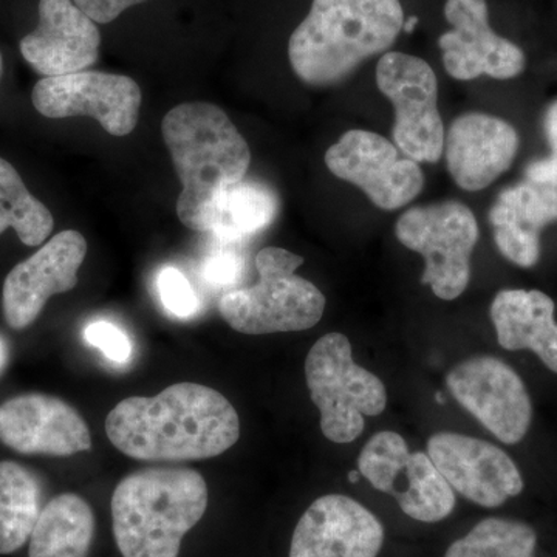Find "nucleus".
Wrapping results in <instances>:
<instances>
[{
	"label": "nucleus",
	"instance_id": "nucleus-1",
	"mask_svg": "<svg viewBox=\"0 0 557 557\" xmlns=\"http://www.w3.org/2000/svg\"><path fill=\"white\" fill-rule=\"evenodd\" d=\"M106 434L124 456L174 463L226 453L239 442L240 420L214 388L178 383L156 397L120 401L106 418Z\"/></svg>",
	"mask_w": 557,
	"mask_h": 557
},
{
	"label": "nucleus",
	"instance_id": "nucleus-2",
	"mask_svg": "<svg viewBox=\"0 0 557 557\" xmlns=\"http://www.w3.org/2000/svg\"><path fill=\"white\" fill-rule=\"evenodd\" d=\"M403 24L399 0H313L289 38V64L306 84H338L362 61L391 49Z\"/></svg>",
	"mask_w": 557,
	"mask_h": 557
},
{
	"label": "nucleus",
	"instance_id": "nucleus-3",
	"mask_svg": "<svg viewBox=\"0 0 557 557\" xmlns=\"http://www.w3.org/2000/svg\"><path fill=\"white\" fill-rule=\"evenodd\" d=\"M208 485L189 468H149L113 491L112 525L123 557H178L182 541L203 518Z\"/></svg>",
	"mask_w": 557,
	"mask_h": 557
},
{
	"label": "nucleus",
	"instance_id": "nucleus-4",
	"mask_svg": "<svg viewBox=\"0 0 557 557\" xmlns=\"http://www.w3.org/2000/svg\"><path fill=\"white\" fill-rule=\"evenodd\" d=\"M161 134L182 182L180 222L194 231L209 201L247 175L248 143L230 116L209 102H185L170 110L161 121Z\"/></svg>",
	"mask_w": 557,
	"mask_h": 557
},
{
	"label": "nucleus",
	"instance_id": "nucleus-5",
	"mask_svg": "<svg viewBox=\"0 0 557 557\" xmlns=\"http://www.w3.org/2000/svg\"><path fill=\"white\" fill-rule=\"evenodd\" d=\"M304 258L288 249H260L256 258L259 281L252 287L222 296L220 314L244 335L302 332L321 321L325 298L317 285L298 276Z\"/></svg>",
	"mask_w": 557,
	"mask_h": 557
},
{
	"label": "nucleus",
	"instance_id": "nucleus-6",
	"mask_svg": "<svg viewBox=\"0 0 557 557\" xmlns=\"http://www.w3.org/2000/svg\"><path fill=\"white\" fill-rule=\"evenodd\" d=\"M306 380L311 401L321 412L322 434L330 442H355L364 431V417L386 409L383 381L355 362L343 333H329L310 348Z\"/></svg>",
	"mask_w": 557,
	"mask_h": 557
},
{
	"label": "nucleus",
	"instance_id": "nucleus-7",
	"mask_svg": "<svg viewBox=\"0 0 557 557\" xmlns=\"http://www.w3.org/2000/svg\"><path fill=\"white\" fill-rule=\"evenodd\" d=\"M397 239L424 258L421 284L437 298L463 295L471 278V256L479 240L474 212L458 201L410 208L395 225Z\"/></svg>",
	"mask_w": 557,
	"mask_h": 557
},
{
	"label": "nucleus",
	"instance_id": "nucleus-8",
	"mask_svg": "<svg viewBox=\"0 0 557 557\" xmlns=\"http://www.w3.org/2000/svg\"><path fill=\"white\" fill-rule=\"evenodd\" d=\"M358 471L375 490L394 497L403 512L418 522H440L456 507V494L431 457L410 453L397 432L373 435L359 454Z\"/></svg>",
	"mask_w": 557,
	"mask_h": 557
},
{
	"label": "nucleus",
	"instance_id": "nucleus-9",
	"mask_svg": "<svg viewBox=\"0 0 557 557\" xmlns=\"http://www.w3.org/2000/svg\"><path fill=\"white\" fill-rule=\"evenodd\" d=\"M376 84L394 104L397 148L417 163H437L445 150V127L431 65L412 54L388 51L376 65Z\"/></svg>",
	"mask_w": 557,
	"mask_h": 557
},
{
	"label": "nucleus",
	"instance_id": "nucleus-10",
	"mask_svg": "<svg viewBox=\"0 0 557 557\" xmlns=\"http://www.w3.org/2000/svg\"><path fill=\"white\" fill-rule=\"evenodd\" d=\"M335 177L361 189L375 207L395 211L423 190L424 177L417 161L375 132L350 131L325 153Z\"/></svg>",
	"mask_w": 557,
	"mask_h": 557
},
{
	"label": "nucleus",
	"instance_id": "nucleus-11",
	"mask_svg": "<svg viewBox=\"0 0 557 557\" xmlns=\"http://www.w3.org/2000/svg\"><path fill=\"white\" fill-rule=\"evenodd\" d=\"M32 101L47 119L91 116L108 134L126 137L137 127L141 90L129 76L84 70L40 79Z\"/></svg>",
	"mask_w": 557,
	"mask_h": 557
},
{
	"label": "nucleus",
	"instance_id": "nucleus-12",
	"mask_svg": "<svg viewBox=\"0 0 557 557\" xmlns=\"http://www.w3.org/2000/svg\"><path fill=\"white\" fill-rule=\"evenodd\" d=\"M453 397L505 445L525 438L533 405L522 379L507 362L475 357L450 370L446 380Z\"/></svg>",
	"mask_w": 557,
	"mask_h": 557
},
{
	"label": "nucleus",
	"instance_id": "nucleus-13",
	"mask_svg": "<svg viewBox=\"0 0 557 557\" xmlns=\"http://www.w3.org/2000/svg\"><path fill=\"white\" fill-rule=\"evenodd\" d=\"M86 255L83 234L67 230L51 237L32 258L17 263L3 282L7 324L14 330L27 329L42 313L51 296L75 288Z\"/></svg>",
	"mask_w": 557,
	"mask_h": 557
},
{
	"label": "nucleus",
	"instance_id": "nucleus-14",
	"mask_svg": "<svg viewBox=\"0 0 557 557\" xmlns=\"http://www.w3.org/2000/svg\"><path fill=\"white\" fill-rule=\"evenodd\" d=\"M428 456L454 491L480 507H500L523 491L518 465L493 443L440 432L429 438Z\"/></svg>",
	"mask_w": 557,
	"mask_h": 557
},
{
	"label": "nucleus",
	"instance_id": "nucleus-15",
	"mask_svg": "<svg viewBox=\"0 0 557 557\" xmlns=\"http://www.w3.org/2000/svg\"><path fill=\"white\" fill-rule=\"evenodd\" d=\"M445 17L453 30L440 36L438 46L453 78L511 79L525 69L523 51L491 28L486 0H448Z\"/></svg>",
	"mask_w": 557,
	"mask_h": 557
},
{
	"label": "nucleus",
	"instance_id": "nucleus-16",
	"mask_svg": "<svg viewBox=\"0 0 557 557\" xmlns=\"http://www.w3.org/2000/svg\"><path fill=\"white\" fill-rule=\"evenodd\" d=\"M0 443L20 454L69 457L91 448L78 410L51 395L24 394L0 405Z\"/></svg>",
	"mask_w": 557,
	"mask_h": 557
},
{
	"label": "nucleus",
	"instance_id": "nucleus-17",
	"mask_svg": "<svg viewBox=\"0 0 557 557\" xmlns=\"http://www.w3.org/2000/svg\"><path fill=\"white\" fill-rule=\"evenodd\" d=\"M384 528L357 500L341 494L319 497L293 533L289 557H376Z\"/></svg>",
	"mask_w": 557,
	"mask_h": 557
},
{
	"label": "nucleus",
	"instance_id": "nucleus-18",
	"mask_svg": "<svg viewBox=\"0 0 557 557\" xmlns=\"http://www.w3.org/2000/svg\"><path fill=\"white\" fill-rule=\"evenodd\" d=\"M39 24L21 40V53L46 76L84 72L100 57L101 35L73 0H40Z\"/></svg>",
	"mask_w": 557,
	"mask_h": 557
},
{
	"label": "nucleus",
	"instance_id": "nucleus-19",
	"mask_svg": "<svg viewBox=\"0 0 557 557\" xmlns=\"http://www.w3.org/2000/svg\"><path fill=\"white\" fill-rule=\"evenodd\" d=\"M519 149L511 124L486 113H467L445 135L446 163L458 188L475 193L509 170Z\"/></svg>",
	"mask_w": 557,
	"mask_h": 557
},
{
	"label": "nucleus",
	"instance_id": "nucleus-20",
	"mask_svg": "<svg viewBox=\"0 0 557 557\" xmlns=\"http://www.w3.org/2000/svg\"><path fill=\"white\" fill-rule=\"evenodd\" d=\"M556 220L557 189L531 182L505 189L490 212L498 251L522 269L536 265L541 231Z\"/></svg>",
	"mask_w": 557,
	"mask_h": 557
},
{
	"label": "nucleus",
	"instance_id": "nucleus-21",
	"mask_svg": "<svg viewBox=\"0 0 557 557\" xmlns=\"http://www.w3.org/2000/svg\"><path fill=\"white\" fill-rule=\"evenodd\" d=\"M497 341L507 350H531L557 373L555 302L537 289H502L491 304Z\"/></svg>",
	"mask_w": 557,
	"mask_h": 557
},
{
	"label": "nucleus",
	"instance_id": "nucleus-22",
	"mask_svg": "<svg viewBox=\"0 0 557 557\" xmlns=\"http://www.w3.org/2000/svg\"><path fill=\"white\" fill-rule=\"evenodd\" d=\"M278 200L269 186L240 180L220 190L197 220L199 233L212 234L223 242H239L260 233L276 218Z\"/></svg>",
	"mask_w": 557,
	"mask_h": 557
},
{
	"label": "nucleus",
	"instance_id": "nucleus-23",
	"mask_svg": "<svg viewBox=\"0 0 557 557\" xmlns=\"http://www.w3.org/2000/svg\"><path fill=\"white\" fill-rule=\"evenodd\" d=\"M95 515L78 494L51 498L30 536L28 557H89Z\"/></svg>",
	"mask_w": 557,
	"mask_h": 557
},
{
	"label": "nucleus",
	"instance_id": "nucleus-24",
	"mask_svg": "<svg viewBox=\"0 0 557 557\" xmlns=\"http://www.w3.org/2000/svg\"><path fill=\"white\" fill-rule=\"evenodd\" d=\"M42 487L38 478L16 461H0V555L30 541L38 522Z\"/></svg>",
	"mask_w": 557,
	"mask_h": 557
},
{
	"label": "nucleus",
	"instance_id": "nucleus-25",
	"mask_svg": "<svg viewBox=\"0 0 557 557\" xmlns=\"http://www.w3.org/2000/svg\"><path fill=\"white\" fill-rule=\"evenodd\" d=\"M53 226L50 209L28 193L20 172L0 159V234L13 228L22 244L39 247Z\"/></svg>",
	"mask_w": 557,
	"mask_h": 557
},
{
	"label": "nucleus",
	"instance_id": "nucleus-26",
	"mask_svg": "<svg viewBox=\"0 0 557 557\" xmlns=\"http://www.w3.org/2000/svg\"><path fill=\"white\" fill-rule=\"evenodd\" d=\"M536 531L518 520L491 518L450 545L445 557H534Z\"/></svg>",
	"mask_w": 557,
	"mask_h": 557
},
{
	"label": "nucleus",
	"instance_id": "nucleus-27",
	"mask_svg": "<svg viewBox=\"0 0 557 557\" xmlns=\"http://www.w3.org/2000/svg\"><path fill=\"white\" fill-rule=\"evenodd\" d=\"M200 265V276L205 284L214 289H226L239 284L244 276L245 259L236 242L219 240Z\"/></svg>",
	"mask_w": 557,
	"mask_h": 557
},
{
	"label": "nucleus",
	"instance_id": "nucleus-28",
	"mask_svg": "<svg viewBox=\"0 0 557 557\" xmlns=\"http://www.w3.org/2000/svg\"><path fill=\"white\" fill-rule=\"evenodd\" d=\"M157 288L164 309L175 318H190L199 311V296L194 292L188 277L174 267H164L160 271Z\"/></svg>",
	"mask_w": 557,
	"mask_h": 557
},
{
	"label": "nucleus",
	"instance_id": "nucleus-29",
	"mask_svg": "<svg viewBox=\"0 0 557 557\" xmlns=\"http://www.w3.org/2000/svg\"><path fill=\"white\" fill-rule=\"evenodd\" d=\"M84 339L91 347L101 350L106 358L116 362V364H126L127 361H131L132 354H134L129 336L112 322H90L84 329Z\"/></svg>",
	"mask_w": 557,
	"mask_h": 557
},
{
	"label": "nucleus",
	"instance_id": "nucleus-30",
	"mask_svg": "<svg viewBox=\"0 0 557 557\" xmlns=\"http://www.w3.org/2000/svg\"><path fill=\"white\" fill-rule=\"evenodd\" d=\"M544 129L552 146V156L528 164L525 174L528 182L557 189V101L545 113Z\"/></svg>",
	"mask_w": 557,
	"mask_h": 557
},
{
	"label": "nucleus",
	"instance_id": "nucleus-31",
	"mask_svg": "<svg viewBox=\"0 0 557 557\" xmlns=\"http://www.w3.org/2000/svg\"><path fill=\"white\" fill-rule=\"evenodd\" d=\"M148 0H73L97 24H109L115 21L123 11Z\"/></svg>",
	"mask_w": 557,
	"mask_h": 557
},
{
	"label": "nucleus",
	"instance_id": "nucleus-32",
	"mask_svg": "<svg viewBox=\"0 0 557 557\" xmlns=\"http://www.w3.org/2000/svg\"><path fill=\"white\" fill-rule=\"evenodd\" d=\"M10 362V347L7 339L0 336V376L5 372L7 366Z\"/></svg>",
	"mask_w": 557,
	"mask_h": 557
},
{
	"label": "nucleus",
	"instance_id": "nucleus-33",
	"mask_svg": "<svg viewBox=\"0 0 557 557\" xmlns=\"http://www.w3.org/2000/svg\"><path fill=\"white\" fill-rule=\"evenodd\" d=\"M418 24V17L417 16H410L408 21H405V24H403V30L406 33H412L413 28L417 27Z\"/></svg>",
	"mask_w": 557,
	"mask_h": 557
},
{
	"label": "nucleus",
	"instance_id": "nucleus-34",
	"mask_svg": "<svg viewBox=\"0 0 557 557\" xmlns=\"http://www.w3.org/2000/svg\"><path fill=\"white\" fill-rule=\"evenodd\" d=\"M359 471H350L348 472V480H350L351 483H357L359 480Z\"/></svg>",
	"mask_w": 557,
	"mask_h": 557
},
{
	"label": "nucleus",
	"instance_id": "nucleus-35",
	"mask_svg": "<svg viewBox=\"0 0 557 557\" xmlns=\"http://www.w3.org/2000/svg\"><path fill=\"white\" fill-rule=\"evenodd\" d=\"M435 399H437V401L440 403V405H443V403H445V399L442 398V394H437V397H435Z\"/></svg>",
	"mask_w": 557,
	"mask_h": 557
},
{
	"label": "nucleus",
	"instance_id": "nucleus-36",
	"mask_svg": "<svg viewBox=\"0 0 557 557\" xmlns=\"http://www.w3.org/2000/svg\"><path fill=\"white\" fill-rule=\"evenodd\" d=\"M2 67H3L2 54H0V76H2Z\"/></svg>",
	"mask_w": 557,
	"mask_h": 557
}]
</instances>
